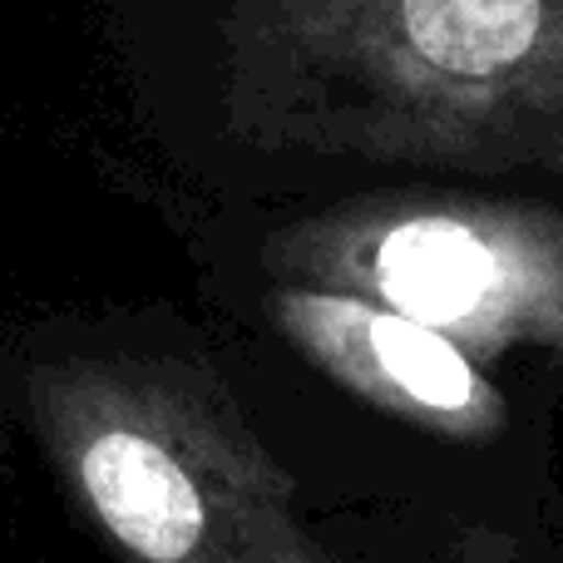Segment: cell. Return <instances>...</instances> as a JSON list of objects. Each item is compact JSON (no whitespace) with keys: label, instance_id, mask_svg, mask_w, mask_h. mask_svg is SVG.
Listing matches in <instances>:
<instances>
[{"label":"cell","instance_id":"cell-1","mask_svg":"<svg viewBox=\"0 0 563 563\" xmlns=\"http://www.w3.org/2000/svg\"><path fill=\"white\" fill-rule=\"evenodd\" d=\"M228 109L263 144L563 174V0H233Z\"/></svg>","mask_w":563,"mask_h":563},{"label":"cell","instance_id":"cell-2","mask_svg":"<svg viewBox=\"0 0 563 563\" xmlns=\"http://www.w3.org/2000/svg\"><path fill=\"white\" fill-rule=\"evenodd\" d=\"M59 489L119 563H336L223 376L168 351H30L15 371Z\"/></svg>","mask_w":563,"mask_h":563},{"label":"cell","instance_id":"cell-3","mask_svg":"<svg viewBox=\"0 0 563 563\" xmlns=\"http://www.w3.org/2000/svg\"><path fill=\"white\" fill-rule=\"evenodd\" d=\"M297 282L346 287L426 321L470 356H563V213L489 198H390L287 238Z\"/></svg>","mask_w":563,"mask_h":563},{"label":"cell","instance_id":"cell-4","mask_svg":"<svg viewBox=\"0 0 563 563\" xmlns=\"http://www.w3.org/2000/svg\"><path fill=\"white\" fill-rule=\"evenodd\" d=\"M273 317L301 356L376 410L460 440L505 426V396L465 346L366 291L291 282L273 291Z\"/></svg>","mask_w":563,"mask_h":563}]
</instances>
